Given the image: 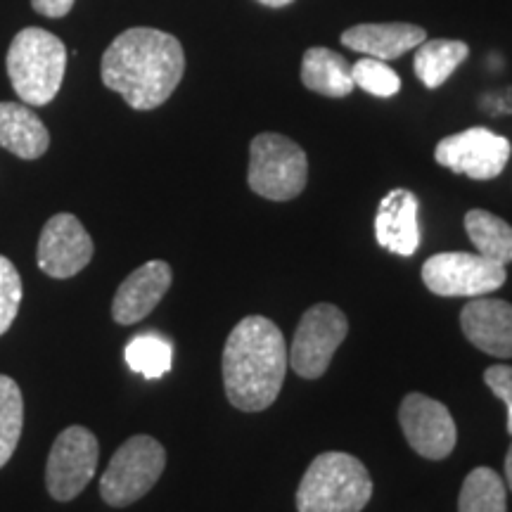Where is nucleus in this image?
Wrapping results in <instances>:
<instances>
[{
  "mask_svg": "<svg viewBox=\"0 0 512 512\" xmlns=\"http://www.w3.org/2000/svg\"><path fill=\"white\" fill-rule=\"evenodd\" d=\"M302 83L325 98H347L354 93L351 67L342 55L330 48H309L302 60Z\"/></svg>",
  "mask_w": 512,
  "mask_h": 512,
  "instance_id": "a211bd4d",
  "label": "nucleus"
},
{
  "mask_svg": "<svg viewBox=\"0 0 512 512\" xmlns=\"http://www.w3.org/2000/svg\"><path fill=\"white\" fill-rule=\"evenodd\" d=\"M309 181V159L294 140L280 133H259L249 145L247 183L271 202H290Z\"/></svg>",
  "mask_w": 512,
  "mask_h": 512,
  "instance_id": "39448f33",
  "label": "nucleus"
},
{
  "mask_svg": "<svg viewBox=\"0 0 512 512\" xmlns=\"http://www.w3.org/2000/svg\"><path fill=\"white\" fill-rule=\"evenodd\" d=\"M425 38L427 31L415 24H358L344 31L342 43L356 53L387 62L406 55L408 50H415L420 43H425Z\"/></svg>",
  "mask_w": 512,
  "mask_h": 512,
  "instance_id": "dca6fc26",
  "label": "nucleus"
},
{
  "mask_svg": "<svg viewBox=\"0 0 512 512\" xmlns=\"http://www.w3.org/2000/svg\"><path fill=\"white\" fill-rule=\"evenodd\" d=\"M510 152L508 138L498 136L489 128L475 126L441 140L434 150V159L453 174L467 176L472 181H491L503 174Z\"/></svg>",
  "mask_w": 512,
  "mask_h": 512,
  "instance_id": "9d476101",
  "label": "nucleus"
},
{
  "mask_svg": "<svg viewBox=\"0 0 512 512\" xmlns=\"http://www.w3.org/2000/svg\"><path fill=\"white\" fill-rule=\"evenodd\" d=\"M373 496V479L361 460L328 451L309 465L297 489L299 512H361Z\"/></svg>",
  "mask_w": 512,
  "mask_h": 512,
  "instance_id": "7ed1b4c3",
  "label": "nucleus"
},
{
  "mask_svg": "<svg viewBox=\"0 0 512 512\" xmlns=\"http://www.w3.org/2000/svg\"><path fill=\"white\" fill-rule=\"evenodd\" d=\"M24 399L19 384L8 375H0V467L8 465L22 437Z\"/></svg>",
  "mask_w": 512,
  "mask_h": 512,
  "instance_id": "5701e85b",
  "label": "nucleus"
},
{
  "mask_svg": "<svg viewBox=\"0 0 512 512\" xmlns=\"http://www.w3.org/2000/svg\"><path fill=\"white\" fill-rule=\"evenodd\" d=\"M102 83L138 112L157 110L185 74L181 41L166 31L136 27L119 34L102 55Z\"/></svg>",
  "mask_w": 512,
  "mask_h": 512,
  "instance_id": "f257e3e1",
  "label": "nucleus"
},
{
  "mask_svg": "<svg viewBox=\"0 0 512 512\" xmlns=\"http://www.w3.org/2000/svg\"><path fill=\"white\" fill-rule=\"evenodd\" d=\"M0 147L19 159H38L48 152L50 133L27 105L0 102Z\"/></svg>",
  "mask_w": 512,
  "mask_h": 512,
  "instance_id": "f3484780",
  "label": "nucleus"
},
{
  "mask_svg": "<svg viewBox=\"0 0 512 512\" xmlns=\"http://www.w3.org/2000/svg\"><path fill=\"white\" fill-rule=\"evenodd\" d=\"M458 512H508L505 482L491 467H477L465 477Z\"/></svg>",
  "mask_w": 512,
  "mask_h": 512,
  "instance_id": "412c9836",
  "label": "nucleus"
},
{
  "mask_svg": "<svg viewBox=\"0 0 512 512\" xmlns=\"http://www.w3.org/2000/svg\"><path fill=\"white\" fill-rule=\"evenodd\" d=\"M166 467V451L157 439L138 434L119 446L105 475L100 477V496L112 508H126L143 498Z\"/></svg>",
  "mask_w": 512,
  "mask_h": 512,
  "instance_id": "423d86ee",
  "label": "nucleus"
},
{
  "mask_svg": "<svg viewBox=\"0 0 512 512\" xmlns=\"http://www.w3.org/2000/svg\"><path fill=\"white\" fill-rule=\"evenodd\" d=\"M98 458L100 444L95 434L81 425L67 427L50 448L46 465L48 494L60 503L74 501L95 477Z\"/></svg>",
  "mask_w": 512,
  "mask_h": 512,
  "instance_id": "1a4fd4ad",
  "label": "nucleus"
},
{
  "mask_svg": "<svg viewBox=\"0 0 512 512\" xmlns=\"http://www.w3.org/2000/svg\"><path fill=\"white\" fill-rule=\"evenodd\" d=\"M290 351L273 320L247 316L235 325L223 349V387L238 411L259 413L283 389Z\"/></svg>",
  "mask_w": 512,
  "mask_h": 512,
  "instance_id": "f03ea898",
  "label": "nucleus"
},
{
  "mask_svg": "<svg viewBox=\"0 0 512 512\" xmlns=\"http://www.w3.org/2000/svg\"><path fill=\"white\" fill-rule=\"evenodd\" d=\"M351 79L358 88L375 95V98H392L401 91V79L384 60L363 57L351 67Z\"/></svg>",
  "mask_w": 512,
  "mask_h": 512,
  "instance_id": "b1692460",
  "label": "nucleus"
},
{
  "mask_svg": "<svg viewBox=\"0 0 512 512\" xmlns=\"http://www.w3.org/2000/svg\"><path fill=\"white\" fill-rule=\"evenodd\" d=\"M505 280V266L479 254H434L422 266V283L439 297H484L503 287Z\"/></svg>",
  "mask_w": 512,
  "mask_h": 512,
  "instance_id": "6e6552de",
  "label": "nucleus"
},
{
  "mask_svg": "<svg viewBox=\"0 0 512 512\" xmlns=\"http://www.w3.org/2000/svg\"><path fill=\"white\" fill-rule=\"evenodd\" d=\"M420 202L411 190L396 188L382 197L375 214L377 245L399 256H413L420 247Z\"/></svg>",
  "mask_w": 512,
  "mask_h": 512,
  "instance_id": "4468645a",
  "label": "nucleus"
},
{
  "mask_svg": "<svg viewBox=\"0 0 512 512\" xmlns=\"http://www.w3.org/2000/svg\"><path fill=\"white\" fill-rule=\"evenodd\" d=\"M505 482H508L512 491V444L508 448V456H505Z\"/></svg>",
  "mask_w": 512,
  "mask_h": 512,
  "instance_id": "cd10ccee",
  "label": "nucleus"
},
{
  "mask_svg": "<svg viewBox=\"0 0 512 512\" xmlns=\"http://www.w3.org/2000/svg\"><path fill=\"white\" fill-rule=\"evenodd\" d=\"M38 268L50 278H74L93 259V240L74 214H55L38 238Z\"/></svg>",
  "mask_w": 512,
  "mask_h": 512,
  "instance_id": "f8f14e48",
  "label": "nucleus"
},
{
  "mask_svg": "<svg viewBox=\"0 0 512 512\" xmlns=\"http://www.w3.org/2000/svg\"><path fill=\"white\" fill-rule=\"evenodd\" d=\"M465 230L470 235L477 254L496 264L508 266L512 261V226L484 209H472L465 214Z\"/></svg>",
  "mask_w": 512,
  "mask_h": 512,
  "instance_id": "aec40b11",
  "label": "nucleus"
},
{
  "mask_svg": "<svg viewBox=\"0 0 512 512\" xmlns=\"http://www.w3.org/2000/svg\"><path fill=\"white\" fill-rule=\"evenodd\" d=\"M126 363L131 366L133 373H140L147 380H159L171 370L174 363V347L169 339L155 332H145V335L133 337L126 344Z\"/></svg>",
  "mask_w": 512,
  "mask_h": 512,
  "instance_id": "4be33fe9",
  "label": "nucleus"
},
{
  "mask_svg": "<svg viewBox=\"0 0 512 512\" xmlns=\"http://www.w3.org/2000/svg\"><path fill=\"white\" fill-rule=\"evenodd\" d=\"M5 64L19 100L41 107L60 93L67 69V48L50 31L27 27L12 38Z\"/></svg>",
  "mask_w": 512,
  "mask_h": 512,
  "instance_id": "20e7f679",
  "label": "nucleus"
},
{
  "mask_svg": "<svg viewBox=\"0 0 512 512\" xmlns=\"http://www.w3.org/2000/svg\"><path fill=\"white\" fill-rule=\"evenodd\" d=\"M31 8H34L38 15H43V17L60 19L72 12L74 0H31Z\"/></svg>",
  "mask_w": 512,
  "mask_h": 512,
  "instance_id": "bb28decb",
  "label": "nucleus"
},
{
  "mask_svg": "<svg viewBox=\"0 0 512 512\" xmlns=\"http://www.w3.org/2000/svg\"><path fill=\"white\" fill-rule=\"evenodd\" d=\"M256 3L266 5V8H285V5L294 3V0H256Z\"/></svg>",
  "mask_w": 512,
  "mask_h": 512,
  "instance_id": "c85d7f7f",
  "label": "nucleus"
},
{
  "mask_svg": "<svg viewBox=\"0 0 512 512\" xmlns=\"http://www.w3.org/2000/svg\"><path fill=\"white\" fill-rule=\"evenodd\" d=\"M19 304H22V278L8 256L0 254V335L15 323Z\"/></svg>",
  "mask_w": 512,
  "mask_h": 512,
  "instance_id": "393cba45",
  "label": "nucleus"
},
{
  "mask_svg": "<svg viewBox=\"0 0 512 512\" xmlns=\"http://www.w3.org/2000/svg\"><path fill=\"white\" fill-rule=\"evenodd\" d=\"M486 387L508 408V432L512 437V366H491L484 373Z\"/></svg>",
  "mask_w": 512,
  "mask_h": 512,
  "instance_id": "a878e982",
  "label": "nucleus"
},
{
  "mask_svg": "<svg viewBox=\"0 0 512 512\" xmlns=\"http://www.w3.org/2000/svg\"><path fill=\"white\" fill-rule=\"evenodd\" d=\"M470 48L463 41H451V38H437V41H425L415 53V74L430 91L444 86L456 69L467 60Z\"/></svg>",
  "mask_w": 512,
  "mask_h": 512,
  "instance_id": "6ab92c4d",
  "label": "nucleus"
},
{
  "mask_svg": "<svg viewBox=\"0 0 512 512\" xmlns=\"http://www.w3.org/2000/svg\"><path fill=\"white\" fill-rule=\"evenodd\" d=\"M171 280H174V273L166 261H147L136 268L114 294L112 318L119 325L140 323L162 302L164 294L169 292Z\"/></svg>",
  "mask_w": 512,
  "mask_h": 512,
  "instance_id": "ddd939ff",
  "label": "nucleus"
},
{
  "mask_svg": "<svg viewBox=\"0 0 512 512\" xmlns=\"http://www.w3.org/2000/svg\"><path fill=\"white\" fill-rule=\"evenodd\" d=\"M460 328L484 354L512 358V304L475 297L460 313Z\"/></svg>",
  "mask_w": 512,
  "mask_h": 512,
  "instance_id": "2eb2a0df",
  "label": "nucleus"
},
{
  "mask_svg": "<svg viewBox=\"0 0 512 512\" xmlns=\"http://www.w3.org/2000/svg\"><path fill=\"white\" fill-rule=\"evenodd\" d=\"M401 430L418 456L427 460H444L453 453L458 430L453 415L444 403L425 394H408L399 408Z\"/></svg>",
  "mask_w": 512,
  "mask_h": 512,
  "instance_id": "9b49d317",
  "label": "nucleus"
},
{
  "mask_svg": "<svg viewBox=\"0 0 512 512\" xmlns=\"http://www.w3.org/2000/svg\"><path fill=\"white\" fill-rule=\"evenodd\" d=\"M349 335V320L335 304H316L304 313L294 332L290 366L304 380H318Z\"/></svg>",
  "mask_w": 512,
  "mask_h": 512,
  "instance_id": "0eeeda50",
  "label": "nucleus"
}]
</instances>
